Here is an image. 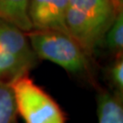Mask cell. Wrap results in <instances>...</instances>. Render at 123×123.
I'll use <instances>...</instances> for the list:
<instances>
[{"mask_svg": "<svg viewBox=\"0 0 123 123\" xmlns=\"http://www.w3.org/2000/svg\"><path fill=\"white\" fill-rule=\"evenodd\" d=\"M117 12L123 11V0H111Z\"/></svg>", "mask_w": 123, "mask_h": 123, "instance_id": "obj_11", "label": "cell"}, {"mask_svg": "<svg viewBox=\"0 0 123 123\" xmlns=\"http://www.w3.org/2000/svg\"><path fill=\"white\" fill-rule=\"evenodd\" d=\"M37 61L26 33L0 18V80L11 83L29 74Z\"/></svg>", "mask_w": 123, "mask_h": 123, "instance_id": "obj_4", "label": "cell"}, {"mask_svg": "<svg viewBox=\"0 0 123 123\" xmlns=\"http://www.w3.org/2000/svg\"><path fill=\"white\" fill-rule=\"evenodd\" d=\"M38 59L48 60L61 67L68 74L97 90L94 57L68 33L60 30H31L26 33Z\"/></svg>", "mask_w": 123, "mask_h": 123, "instance_id": "obj_1", "label": "cell"}, {"mask_svg": "<svg viewBox=\"0 0 123 123\" xmlns=\"http://www.w3.org/2000/svg\"><path fill=\"white\" fill-rule=\"evenodd\" d=\"M30 0H0V18L18 26L25 33L32 30L28 16Z\"/></svg>", "mask_w": 123, "mask_h": 123, "instance_id": "obj_7", "label": "cell"}, {"mask_svg": "<svg viewBox=\"0 0 123 123\" xmlns=\"http://www.w3.org/2000/svg\"><path fill=\"white\" fill-rule=\"evenodd\" d=\"M18 114L25 123H67V117L45 89L29 77L23 75L11 83Z\"/></svg>", "mask_w": 123, "mask_h": 123, "instance_id": "obj_3", "label": "cell"}, {"mask_svg": "<svg viewBox=\"0 0 123 123\" xmlns=\"http://www.w3.org/2000/svg\"><path fill=\"white\" fill-rule=\"evenodd\" d=\"M69 0H30L28 16L32 30H60L68 33L66 16Z\"/></svg>", "mask_w": 123, "mask_h": 123, "instance_id": "obj_5", "label": "cell"}, {"mask_svg": "<svg viewBox=\"0 0 123 123\" xmlns=\"http://www.w3.org/2000/svg\"><path fill=\"white\" fill-rule=\"evenodd\" d=\"M18 117L11 85L0 80V123H18Z\"/></svg>", "mask_w": 123, "mask_h": 123, "instance_id": "obj_10", "label": "cell"}, {"mask_svg": "<svg viewBox=\"0 0 123 123\" xmlns=\"http://www.w3.org/2000/svg\"><path fill=\"white\" fill-rule=\"evenodd\" d=\"M117 13L111 0H69L66 16L68 33L94 57Z\"/></svg>", "mask_w": 123, "mask_h": 123, "instance_id": "obj_2", "label": "cell"}, {"mask_svg": "<svg viewBox=\"0 0 123 123\" xmlns=\"http://www.w3.org/2000/svg\"><path fill=\"white\" fill-rule=\"evenodd\" d=\"M103 75L108 89L123 97V55L111 57L104 67Z\"/></svg>", "mask_w": 123, "mask_h": 123, "instance_id": "obj_9", "label": "cell"}, {"mask_svg": "<svg viewBox=\"0 0 123 123\" xmlns=\"http://www.w3.org/2000/svg\"><path fill=\"white\" fill-rule=\"evenodd\" d=\"M99 48L104 49L110 57L123 55V11L116 14L102 38Z\"/></svg>", "mask_w": 123, "mask_h": 123, "instance_id": "obj_8", "label": "cell"}, {"mask_svg": "<svg viewBox=\"0 0 123 123\" xmlns=\"http://www.w3.org/2000/svg\"><path fill=\"white\" fill-rule=\"evenodd\" d=\"M96 99L98 123H123V97L99 87Z\"/></svg>", "mask_w": 123, "mask_h": 123, "instance_id": "obj_6", "label": "cell"}]
</instances>
